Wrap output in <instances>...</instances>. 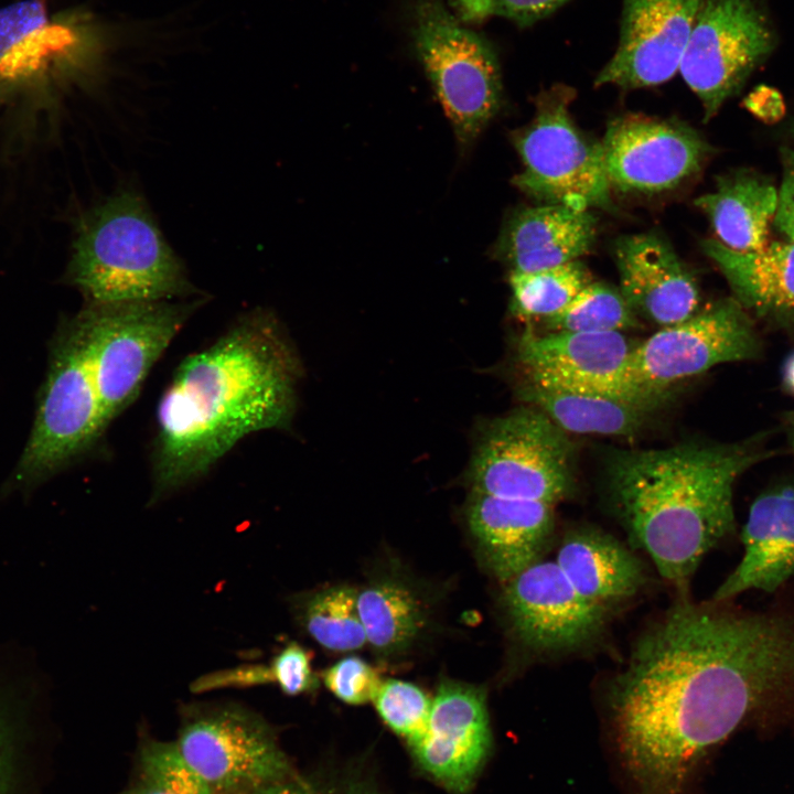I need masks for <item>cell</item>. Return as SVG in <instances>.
Here are the masks:
<instances>
[{
  "label": "cell",
  "mask_w": 794,
  "mask_h": 794,
  "mask_svg": "<svg viewBox=\"0 0 794 794\" xmlns=\"http://www.w3.org/2000/svg\"><path fill=\"white\" fill-rule=\"evenodd\" d=\"M608 708L633 794H687L736 731L794 728V609L679 600L634 643Z\"/></svg>",
  "instance_id": "1"
},
{
  "label": "cell",
  "mask_w": 794,
  "mask_h": 794,
  "mask_svg": "<svg viewBox=\"0 0 794 794\" xmlns=\"http://www.w3.org/2000/svg\"><path fill=\"white\" fill-rule=\"evenodd\" d=\"M299 376L282 328L261 309L186 356L157 408L151 503L205 475L245 437L288 425Z\"/></svg>",
  "instance_id": "2"
},
{
  "label": "cell",
  "mask_w": 794,
  "mask_h": 794,
  "mask_svg": "<svg viewBox=\"0 0 794 794\" xmlns=\"http://www.w3.org/2000/svg\"><path fill=\"white\" fill-rule=\"evenodd\" d=\"M774 451L761 436L615 449L605 459L609 503L633 548L685 597L702 558L736 530L733 487Z\"/></svg>",
  "instance_id": "3"
},
{
  "label": "cell",
  "mask_w": 794,
  "mask_h": 794,
  "mask_svg": "<svg viewBox=\"0 0 794 794\" xmlns=\"http://www.w3.org/2000/svg\"><path fill=\"white\" fill-rule=\"evenodd\" d=\"M68 277L89 304L168 301L194 293L141 198L120 192L78 230Z\"/></svg>",
  "instance_id": "4"
},
{
  "label": "cell",
  "mask_w": 794,
  "mask_h": 794,
  "mask_svg": "<svg viewBox=\"0 0 794 794\" xmlns=\"http://www.w3.org/2000/svg\"><path fill=\"white\" fill-rule=\"evenodd\" d=\"M105 432L96 391L89 325L83 309L58 330L33 429L14 473L30 486L61 471Z\"/></svg>",
  "instance_id": "5"
},
{
  "label": "cell",
  "mask_w": 794,
  "mask_h": 794,
  "mask_svg": "<svg viewBox=\"0 0 794 794\" xmlns=\"http://www.w3.org/2000/svg\"><path fill=\"white\" fill-rule=\"evenodd\" d=\"M407 9L416 57L457 139L469 146L501 107L497 54L492 43L463 24L443 0H408Z\"/></svg>",
  "instance_id": "6"
},
{
  "label": "cell",
  "mask_w": 794,
  "mask_h": 794,
  "mask_svg": "<svg viewBox=\"0 0 794 794\" xmlns=\"http://www.w3.org/2000/svg\"><path fill=\"white\" fill-rule=\"evenodd\" d=\"M179 715L174 742L212 794H250L298 771L275 728L245 706L195 701Z\"/></svg>",
  "instance_id": "7"
},
{
  "label": "cell",
  "mask_w": 794,
  "mask_h": 794,
  "mask_svg": "<svg viewBox=\"0 0 794 794\" xmlns=\"http://www.w3.org/2000/svg\"><path fill=\"white\" fill-rule=\"evenodd\" d=\"M572 87L557 84L536 98V111L513 135L523 170L513 184L547 204L590 211L611 204L600 142L590 141L575 124L569 106Z\"/></svg>",
  "instance_id": "8"
},
{
  "label": "cell",
  "mask_w": 794,
  "mask_h": 794,
  "mask_svg": "<svg viewBox=\"0 0 794 794\" xmlns=\"http://www.w3.org/2000/svg\"><path fill=\"white\" fill-rule=\"evenodd\" d=\"M576 450L541 410L527 406L489 423L470 466L472 492L557 505L573 491Z\"/></svg>",
  "instance_id": "9"
},
{
  "label": "cell",
  "mask_w": 794,
  "mask_h": 794,
  "mask_svg": "<svg viewBox=\"0 0 794 794\" xmlns=\"http://www.w3.org/2000/svg\"><path fill=\"white\" fill-rule=\"evenodd\" d=\"M201 303L143 301L84 308L105 430L137 399L150 369Z\"/></svg>",
  "instance_id": "10"
},
{
  "label": "cell",
  "mask_w": 794,
  "mask_h": 794,
  "mask_svg": "<svg viewBox=\"0 0 794 794\" xmlns=\"http://www.w3.org/2000/svg\"><path fill=\"white\" fill-rule=\"evenodd\" d=\"M761 352L752 316L734 298H725L635 344L626 382L637 396L667 400L677 383Z\"/></svg>",
  "instance_id": "11"
},
{
  "label": "cell",
  "mask_w": 794,
  "mask_h": 794,
  "mask_svg": "<svg viewBox=\"0 0 794 794\" xmlns=\"http://www.w3.org/2000/svg\"><path fill=\"white\" fill-rule=\"evenodd\" d=\"M775 44L757 1L702 0L678 69L699 98L705 121L740 90Z\"/></svg>",
  "instance_id": "12"
},
{
  "label": "cell",
  "mask_w": 794,
  "mask_h": 794,
  "mask_svg": "<svg viewBox=\"0 0 794 794\" xmlns=\"http://www.w3.org/2000/svg\"><path fill=\"white\" fill-rule=\"evenodd\" d=\"M503 605L515 637L546 655L590 644L612 612L581 596L555 559L544 557L504 583Z\"/></svg>",
  "instance_id": "13"
},
{
  "label": "cell",
  "mask_w": 794,
  "mask_h": 794,
  "mask_svg": "<svg viewBox=\"0 0 794 794\" xmlns=\"http://www.w3.org/2000/svg\"><path fill=\"white\" fill-rule=\"evenodd\" d=\"M600 146L611 189L639 194L679 187L702 170L713 152L690 126L640 115L611 121Z\"/></svg>",
  "instance_id": "14"
},
{
  "label": "cell",
  "mask_w": 794,
  "mask_h": 794,
  "mask_svg": "<svg viewBox=\"0 0 794 794\" xmlns=\"http://www.w3.org/2000/svg\"><path fill=\"white\" fill-rule=\"evenodd\" d=\"M407 748L422 775L450 794H470L493 748L485 690L442 682L426 731Z\"/></svg>",
  "instance_id": "15"
},
{
  "label": "cell",
  "mask_w": 794,
  "mask_h": 794,
  "mask_svg": "<svg viewBox=\"0 0 794 794\" xmlns=\"http://www.w3.org/2000/svg\"><path fill=\"white\" fill-rule=\"evenodd\" d=\"M71 18L42 0L0 8V104L46 95L73 73L81 36Z\"/></svg>",
  "instance_id": "16"
},
{
  "label": "cell",
  "mask_w": 794,
  "mask_h": 794,
  "mask_svg": "<svg viewBox=\"0 0 794 794\" xmlns=\"http://www.w3.org/2000/svg\"><path fill=\"white\" fill-rule=\"evenodd\" d=\"M634 345L622 332L536 333L528 329L519 337L516 358L525 384L646 398L633 394L626 382Z\"/></svg>",
  "instance_id": "17"
},
{
  "label": "cell",
  "mask_w": 794,
  "mask_h": 794,
  "mask_svg": "<svg viewBox=\"0 0 794 794\" xmlns=\"http://www.w3.org/2000/svg\"><path fill=\"white\" fill-rule=\"evenodd\" d=\"M702 0H623L620 39L596 86L650 87L670 79Z\"/></svg>",
  "instance_id": "18"
},
{
  "label": "cell",
  "mask_w": 794,
  "mask_h": 794,
  "mask_svg": "<svg viewBox=\"0 0 794 794\" xmlns=\"http://www.w3.org/2000/svg\"><path fill=\"white\" fill-rule=\"evenodd\" d=\"M620 292L639 316L665 328L698 311V283L669 243L655 233L620 237L614 245Z\"/></svg>",
  "instance_id": "19"
},
{
  "label": "cell",
  "mask_w": 794,
  "mask_h": 794,
  "mask_svg": "<svg viewBox=\"0 0 794 794\" xmlns=\"http://www.w3.org/2000/svg\"><path fill=\"white\" fill-rule=\"evenodd\" d=\"M743 555L712 600L731 601L747 591H777L794 580V483L760 493L742 528Z\"/></svg>",
  "instance_id": "20"
},
{
  "label": "cell",
  "mask_w": 794,
  "mask_h": 794,
  "mask_svg": "<svg viewBox=\"0 0 794 794\" xmlns=\"http://www.w3.org/2000/svg\"><path fill=\"white\" fill-rule=\"evenodd\" d=\"M556 505L472 492L468 524L485 562L503 583L540 559L555 528Z\"/></svg>",
  "instance_id": "21"
},
{
  "label": "cell",
  "mask_w": 794,
  "mask_h": 794,
  "mask_svg": "<svg viewBox=\"0 0 794 794\" xmlns=\"http://www.w3.org/2000/svg\"><path fill=\"white\" fill-rule=\"evenodd\" d=\"M596 234L590 211L559 204L525 207L505 222L494 254L511 272H532L579 260L591 250Z\"/></svg>",
  "instance_id": "22"
},
{
  "label": "cell",
  "mask_w": 794,
  "mask_h": 794,
  "mask_svg": "<svg viewBox=\"0 0 794 794\" xmlns=\"http://www.w3.org/2000/svg\"><path fill=\"white\" fill-rule=\"evenodd\" d=\"M701 248L726 278L732 298L751 316L782 328L794 325L793 240L736 251L717 239H705Z\"/></svg>",
  "instance_id": "23"
},
{
  "label": "cell",
  "mask_w": 794,
  "mask_h": 794,
  "mask_svg": "<svg viewBox=\"0 0 794 794\" xmlns=\"http://www.w3.org/2000/svg\"><path fill=\"white\" fill-rule=\"evenodd\" d=\"M554 559L581 596L611 610L634 597L646 583L641 560L598 529L569 532Z\"/></svg>",
  "instance_id": "24"
},
{
  "label": "cell",
  "mask_w": 794,
  "mask_h": 794,
  "mask_svg": "<svg viewBox=\"0 0 794 794\" xmlns=\"http://www.w3.org/2000/svg\"><path fill=\"white\" fill-rule=\"evenodd\" d=\"M777 204V189L764 176L738 170L717 180L713 191L695 200L717 239L736 251L766 246Z\"/></svg>",
  "instance_id": "25"
},
{
  "label": "cell",
  "mask_w": 794,
  "mask_h": 794,
  "mask_svg": "<svg viewBox=\"0 0 794 794\" xmlns=\"http://www.w3.org/2000/svg\"><path fill=\"white\" fill-rule=\"evenodd\" d=\"M519 397L566 432L630 437L639 433L666 400L604 393L548 389L523 383Z\"/></svg>",
  "instance_id": "26"
},
{
  "label": "cell",
  "mask_w": 794,
  "mask_h": 794,
  "mask_svg": "<svg viewBox=\"0 0 794 794\" xmlns=\"http://www.w3.org/2000/svg\"><path fill=\"white\" fill-rule=\"evenodd\" d=\"M43 676L21 654L0 648V794H11L30 709L43 691Z\"/></svg>",
  "instance_id": "27"
},
{
  "label": "cell",
  "mask_w": 794,
  "mask_h": 794,
  "mask_svg": "<svg viewBox=\"0 0 794 794\" xmlns=\"http://www.w3.org/2000/svg\"><path fill=\"white\" fill-rule=\"evenodd\" d=\"M357 607L367 642L380 653L407 648L423 623L416 594L394 579L375 581L357 592Z\"/></svg>",
  "instance_id": "28"
},
{
  "label": "cell",
  "mask_w": 794,
  "mask_h": 794,
  "mask_svg": "<svg viewBox=\"0 0 794 794\" xmlns=\"http://www.w3.org/2000/svg\"><path fill=\"white\" fill-rule=\"evenodd\" d=\"M121 794H212L174 741L142 732L128 784Z\"/></svg>",
  "instance_id": "29"
},
{
  "label": "cell",
  "mask_w": 794,
  "mask_h": 794,
  "mask_svg": "<svg viewBox=\"0 0 794 794\" xmlns=\"http://www.w3.org/2000/svg\"><path fill=\"white\" fill-rule=\"evenodd\" d=\"M591 282L580 260L532 272H511L512 312L523 319H548L561 312Z\"/></svg>",
  "instance_id": "30"
},
{
  "label": "cell",
  "mask_w": 794,
  "mask_h": 794,
  "mask_svg": "<svg viewBox=\"0 0 794 794\" xmlns=\"http://www.w3.org/2000/svg\"><path fill=\"white\" fill-rule=\"evenodd\" d=\"M357 592L337 586L314 593L304 604L302 620L308 633L321 646L335 652L363 647L366 633L357 607Z\"/></svg>",
  "instance_id": "31"
},
{
  "label": "cell",
  "mask_w": 794,
  "mask_h": 794,
  "mask_svg": "<svg viewBox=\"0 0 794 794\" xmlns=\"http://www.w3.org/2000/svg\"><path fill=\"white\" fill-rule=\"evenodd\" d=\"M547 332H622L640 325L619 289L589 282L558 314L543 320Z\"/></svg>",
  "instance_id": "32"
},
{
  "label": "cell",
  "mask_w": 794,
  "mask_h": 794,
  "mask_svg": "<svg viewBox=\"0 0 794 794\" xmlns=\"http://www.w3.org/2000/svg\"><path fill=\"white\" fill-rule=\"evenodd\" d=\"M372 702L382 721L409 744L426 731L432 699L412 683L382 680Z\"/></svg>",
  "instance_id": "33"
},
{
  "label": "cell",
  "mask_w": 794,
  "mask_h": 794,
  "mask_svg": "<svg viewBox=\"0 0 794 794\" xmlns=\"http://www.w3.org/2000/svg\"><path fill=\"white\" fill-rule=\"evenodd\" d=\"M250 794H385L373 777L353 768L293 775Z\"/></svg>",
  "instance_id": "34"
},
{
  "label": "cell",
  "mask_w": 794,
  "mask_h": 794,
  "mask_svg": "<svg viewBox=\"0 0 794 794\" xmlns=\"http://www.w3.org/2000/svg\"><path fill=\"white\" fill-rule=\"evenodd\" d=\"M569 0H450L449 7L463 24L504 18L519 28L535 24Z\"/></svg>",
  "instance_id": "35"
},
{
  "label": "cell",
  "mask_w": 794,
  "mask_h": 794,
  "mask_svg": "<svg viewBox=\"0 0 794 794\" xmlns=\"http://www.w3.org/2000/svg\"><path fill=\"white\" fill-rule=\"evenodd\" d=\"M326 688L347 705L360 706L372 701L382 679L377 672L357 656H348L328 668L323 674Z\"/></svg>",
  "instance_id": "36"
},
{
  "label": "cell",
  "mask_w": 794,
  "mask_h": 794,
  "mask_svg": "<svg viewBox=\"0 0 794 794\" xmlns=\"http://www.w3.org/2000/svg\"><path fill=\"white\" fill-rule=\"evenodd\" d=\"M271 683L288 696L309 693L316 687L310 653L300 644H287L270 662Z\"/></svg>",
  "instance_id": "37"
},
{
  "label": "cell",
  "mask_w": 794,
  "mask_h": 794,
  "mask_svg": "<svg viewBox=\"0 0 794 794\" xmlns=\"http://www.w3.org/2000/svg\"><path fill=\"white\" fill-rule=\"evenodd\" d=\"M782 181L777 190V204L773 219L776 229L794 242V150L790 147L780 149Z\"/></svg>",
  "instance_id": "38"
},
{
  "label": "cell",
  "mask_w": 794,
  "mask_h": 794,
  "mask_svg": "<svg viewBox=\"0 0 794 794\" xmlns=\"http://www.w3.org/2000/svg\"><path fill=\"white\" fill-rule=\"evenodd\" d=\"M743 103L752 115L768 124L779 121L785 112V104L781 93L768 85L755 87Z\"/></svg>",
  "instance_id": "39"
},
{
  "label": "cell",
  "mask_w": 794,
  "mask_h": 794,
  "mask_svg": "<svg viewBox=\"0 0 794 794\" xmlns=\"http://www.w3.org/2000/svg\"><path fill=\"white\" fill-rule=\"evenodd\" d=\"M781 377L785 390L794 396V351L785 358L781 371Z\"/></svg>",
  "instance_id": "40"
},
{
  "label": "cell",
  "mask_w": 794,
  "mask_h": 794,
  "mask_svg": "<svg viewBox=\"0 0 794 794\" xmlns=\"http://www.w3.org/2000/svg\"><path fill=\"white\" fill-rule=\"evenodd\" d=\"M784 429L788 450L794 457V410L787 412L784 417Z\"/></svg>",
  "instance_id": "41"
},
{
  "label": "cell",
  "mask_w": 794,
  "mask_h": 794,
  "mask_svg": "<svg viewBox=\"0 0 794 794\" xmlns=\"http://www.w3.org/2000/svg\"><path fill=\"white\" fill-rule=\"evenodd\" d=\"M792 135H793V137H794V126H793V129H792Z\"/></svg>",
  "instance_id": "42"
}]
</instances>
